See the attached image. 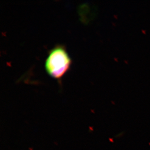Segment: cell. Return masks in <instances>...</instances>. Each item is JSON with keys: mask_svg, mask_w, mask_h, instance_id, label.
I'll use <instances>...</instances> for the list:
<instances>
[{"mask_svg": "<svg viewBox=\"0 0 150 150\" xmlns=\"http://www.w3.org/2000/svg\"><path fill=\"white\" fill-rule=\"evenodd\" d=\"M71 59L62 45L54 47L49 52L45 63L47 74L52 78L60 80L69 71Z\"/></svg>", "mask_w": 150, "mask_h": 150, "instance_id": "1", "label": "cell"}]
</instances>
